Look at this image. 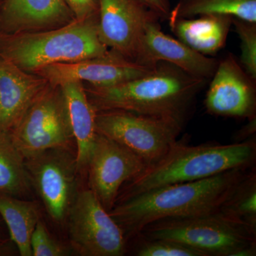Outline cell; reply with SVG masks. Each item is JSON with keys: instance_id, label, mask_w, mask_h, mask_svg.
Listing matches in <instances>:
<instances>
[{"instance_id": "obj_29", "label": "cell", "mask_w": 256, "mask_h": 256, "mask_svg": "<svg viewBox=\"0 0 256 256\" xmlns=\"http://www.w3.org/2000/svg\"><path fill=\"white\" fill-rule=\"evenodd\" d=\"M4 0H0V9H1L3 3H4Z\"/></svg>"}, {"instance_id": "obj_6", "label": "cell", "mask_w": 256, "mask_h": 256, "mask_svg": "<svg viewBox=\"0 0 256 256\" xmlns=\"http://www.w3.org/2000/svg\"><path fill=\"white\" fill-rule=\"evenodd\" d=\"M96 131L122 144L146 168L159 161L176 142L184 124L173 120L129 111H97Z\"/></svg>"}, {"instance_id": "obj_15", "label": "cell", "mask_w": 256, "mask_h": 256, "mask_svg": "<svg viewBox=\"0 0 256 256\" xmlns=\"http://www.w3.org/2000/svg\"><path fill=\"white\" fill-rule=\"evenodd\" d=\"M74 20L64 0H4L0 9V34L46 31Z\"/></svg>"}, {"instance_id": "obj_12", "label": "cell", "mask_w": 256, "mask_h": 256, "mask_svg": "<svg viewBox=\"0 0 256 256\" xmlns=\"http://www.w3.org/2000/svg\"><path fill=\"white\" fill-rule=\"evenodd\" d=\"M98 4L100 41L136 62L146 25L160 16L142 0H98Z\"/></svg>"}, {"instance_id": "obj_10", "label": "cell", "mask_w": 256, "mask_h": 256, "mask_svg": "<svg viewBox=\"0 0 256 256\" xmlns=\"http://www.w3.org/2000/svg\"><path fill=\"white\" fill-rule=\"evenodd\" d=\"M146 168L144 162L132 152L98 133L87 166L90 190L110 213L124 184Z\"/></svg>"}, {"instance_id": "obj_23", "label": "cell", "mask_w": 256, "mask_h": 256, "mask_svg": "<svg viewBox=\"0 0 256 256\" xmlns=\"http://www.w3.org/2000/svg\"><path fill=\"white\" fill-rule=\"evenodd\" d=\"M240 42V63L252 79L256 80V23L232 18Z\"/></svg>"}, {"instance_id": "obj_4", "label": "cell", "mask_w": 256, "mask_h": 256, "mask_svg": "<svg viewBox=\"0 0 256 256\" xmlns=\"http://www.w3.org/2000/svg\"><path fill=\"white\" fill-rule=\"evenodd\" d=\"M108 52L98 36V13L54 30L0 34V57L31 74L50 64L78 62Z\"/></svg>"}, {"instance_id": "obj_7", "label": "cell", "mask_w": 256, "mask_h": 256, "mask_svg": "<svg viewBox=\"0 0 256 256\" xmlns=\"http://www.w3.org/2000/svg\"><path fill=\"white\" fill-rule=\"evenodd\" d=\"M24 158L53 148H67L74 138L62 88L47 86L10 131Z\"/></svg>"}, {"instance_id": "obj_8", "label": "cell", "mask_w": 256, "mask_h": 256, "mask_svg": "<svg viewBox=\"0 0 256 256\" xmlns=\"http://www.w3.org/2000/svg\"><path fill=\"white\" fill-rule=\"evenodd\" d=\"M67 217L70 244L80 255H124V232L92 190L76 193Z\"/></svg>"}, {"instance_id": "obj_24", "label": "cell", "mask_w": 256, "mask_h": 256, "mask_svg": "<svg viewBox=\"0 0 256 256\" xmlns=\"http://www.w3.org/2000/svg\"><path fill=\"white\" fill-rule=\"evenodd\" d=\"M138 248V256H204L188 246L164 239H144Z\"/></svg>"}, {"instance_id": "obj_11", "label": "cell", "mask_w": 256, "mask_h": 256, "mask_svg": "<svg viewBox=\"0 0 256 256\" xmlns=\"http://www.w3.org/2000/svg\"><path fill=\"white\" fill-rule=\"evenodd\" d=\"M156 66L142 65L114 50H108L100 56L45 66L33 74L44 78L54 86L78 82H86L92 86L107 87L146 75Z\"/></svg>"}, {"instance_id": "obj_26", "label": "cell", "mask_w": 256, "mask_h": 256, "mask_svg": "<svg viewBox=\"0 0 256 256\" xmlns=\"http://www.w3.org/2000/svg\"><path fill=\"white\" fill-rule=\"evenodd\" d=\"M76 20H84L98 13V0H64Z\"/></svg>"}, {"instance_id": "obj_14", "label": "cell", "mask_w": 256, "mask_h": 256, "mask_svg": "<svg viewBox=\"0 0 256 256\" xmlns=\"http://www.w3.org/2000/svg\"><path fill=\"white\" fill-rule=\"evenodd\" d=\"M136 62L146 66H156L159 62L172 64L193 76L212 78L218 60L192 50L182 42L166 34L158 20L146 25Z\"/></svg>"}, {"instance_id": "obj_20", "label": "cell", "mask_w": 256, "mask_h": 256, "mask_svg": "<svg viewBox=\"0 0 256 256\" xmlns=\"http://www.w3.org/2000/svg\"><path fill=\"white\" fill-rule=\"evenodd\" d=\"M206 14L226 15L256 23V0H180L168 18Z\"/></svg>"}, {"instance_id": "obj_21", "label": "cell", "mask_w": 256, "mask_h": 256, "mask_svg": "<svg viewBox=\"0 0 256 256\" xmlns=\"http://www.w3.org/2000/svg\"><path fill=\"white\" fill-rule=\"evenodd\" d=\"M24 158L10 132L0 131V194L20 196L30 191Z\"/></svg>"}, {"instance_id": "obj_18", "label": "cell", "mask_w": 256, "mask_h": 256, "mask_svg": "<svg viewBox=\"0 0 256 256\" xmlns=\"http://www.w3.org/2000/svg\"><path fill=\"white\" fill-rule=\"evenodd\" d=\"M168 20L170 28L180 41L205 56L216 54L223 48L232 25V18L226 15Z\"/></svg>"}, {"instance_id": "obj_16", "label": "cell", "mask_w": 256, "mask_h": 256, "mask_svg": "<svg viewBox=\"0 0 256 256\" xmlns=\"http://www.w3.org/2000/svg\"><path fill=\"white\" fill-rule=\"evenodd\" d=\"M48 85L0 57V131L10 132L24 111Z\"/></svg>"}, {"instance_id": "obj_5", "label": "cell", "mask_w": 256, "mask_h": 256, "mask_svg": "<svg viewBox=\"0 0 256 256\" xmlns=\"http://www.w3.org/2000/svg\"><path fill=\"white\" fill-rule=\"evenodd\" d=\"M139 236L180 242L204 256L256 254V227L222 208L205 214L156 220L146 226Z\"/></svg>"}, {"instance_id": "obj_19", "label": "cell", "mask_w": 256, "mask_h": 256, "mask_svg": "<svg viewBox=\"0 0 256 256\" xmlns=\"http://www.w3.org/2000/svg\"><path fill=\"white\" fill-rule=\"evenodd\" d=\"M0 216L22 256H32L31 238L38 220L35 205L16 196L0 194Z\"/></svg>"}, {"instance_id": "obj_13", "label": "cell", "mask_w": 256, "mask_h": 256, "mask_svg": "<svg viewBox=\"0 0 256 256\" xmlns=\"http://www.w3.org/2000/svg\"><path fill=\"white\" fill-rule=\"evenodd\" d=\"M256 82L233 55H227L218 60L212 76L205 98L207 111L225 117H256Z\"/></svg>"}, {"instance_id": "obj_17", "label": "cell", "mask_w": 256, "mask_h": 256, "mask_svg": "<svg viewBox=\"0 0 256 256\" xmlns=\"http://www.w3.org/2000/svg\"><path fill=\"white\" fill-rule=\"evenodd\" d=\"M68 108L72 132L77 146L78 169L87 168L97 131L96 127V111L82 82H65L60 86Z\"/></svg>"}, {"instance_id": "obj_22", "label": "cell", "mask_w": 256, "mask_h": 256, "mask_svg": "<svg viewBox=\"0 0 256 256\" xmlns=\"http://www.w3.org/2000/svg\"><path fill=\"white\" fill-rule=\"evenodd\" d=\"M222 210L256 227V174L252 169L240 182Z\"/></svg>"}, {"instance_id": "obj_27", "label": "cell", "mask_w": 256, "mask_h": 256, "mask_svg": "<svg viewBox=\"0 0 256 256\" xmlns=\"http://www.w3.org/2000/svg\"><path fill=\"white\" fill-rule=\"evenodd\" d=\"M160 18H168L171 8L168 0H142Z\"/></svg>"}, {"instance_id": "obj_25", "label": "cell", "mask_w": 256, "mask_h": 256, "mask_svg": "<svg viewBox=\"0 0 256 256\" xmlns=\"http://www.w3.org/2000/svg\"><path fill=\"white\" fill-rule=\"evenodd\" d=\"M31 248L33 256H63L65 248L52 238L44 224L38 220L32 234Z\"/></svg>"}, {"instance_id": "obj_2", "label": "cell", "mask_w": 256, "mask_h": 256, "mask_svg": "<svg viewBox=\"0 0 256 256\" xmlns=\"http://www.w3.org/2000/svg\"><path fill=\"white\" fill-rule=\"evenodd\" d=\"M206 80L159 62L149 74L118 85L85 88L96 111L120 110L173 120L184 124Z\"/></svg>"}, {"instance_id": "obj_28", "label": "cell", "mask_w": 256, "mask_h": 256, "mask_svg": "<svg viewBox=\"0 0 256 256\" xmlns=\"http://www.w3.org/2000/svg\"><path fill=\"white\" fill-rule=\"evenodd\" d=\"M249 120L250 121H249L248 124L244 126L236 134L235 142H244V141H246L245 139L255 134L256 130V117L252 118L249 119Z\"/></svg>"}, {"instance_id": "obj_3", "label": "cell", "mask_w": 256, "mask_h": 256, "mask_svg": "<svg viewBox=\"0 0 256 256\" xmlns=\"http://www.w3.org/2000/svg\"><path fill=\"white\" fill-rule=\"evenodd\" d=\"M255 140L230 144L190 146L176 141L164 156L124 184L117 202L150 190L190 182L255 164Z\"/></svg>"}, {"instance_id": "obj_9", "label": "cell", "mask_w": 256, "mask_h": 256, "mask_svg": "<svg viewBox=\"0 0 256 256\" xmlns=\"http://www.w3.org/2000/svg\"><path fill=\"white\" fill-rule=\"evenodd\" d=\"M31 185H34L52 220L66 218L76 195V156L66 148H53L24 159Z\"/></svg>"}, {"instance_id": "obj_1", "label": "cell", "mask_w": 256, "mask_h": 256, "mask_svg": "<svg viewBox=\"0 0 256 256\" xmlns=\"http://www.w3.org/2000/svg\"><path fill=\"white\" fill-rule=\"evenodd\" d=\"M252 169L236 168L198 181L154 188L117 202L110 214L128 238L138 236L156 220L216 212Z\"/></svg>"}]
</instances>
